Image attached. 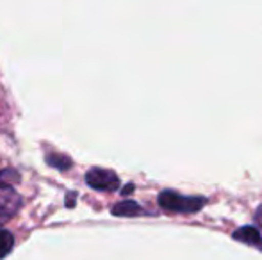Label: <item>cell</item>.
<instances>
[{"label": "cell", "mask_w": 262, "mask_h": 260, "mask_svg": "<svg viewBox=\"0 0 262 260\" xmlns=\"http://www.w3.org/2000/svg\"><path fill=\"white\" fill-rule=\"evenodd\" d=\"M157 200L164 210L180 212V214H193L207 203V200L202 196H182L175 191H162Z\"/></svg>", "instance_id": "cell-1"}, {"label": "cell", "mask_w": 262, "mask_h": 260, "mask_svg": "<svg viewBox=\"0 0 262 260\" xmlns=\"http://www.w3.org/2000/svg\"><path fill=\"white\" fill-rule=\"evenodd\" d=\"M86 184L91 189H97V191H116L120 187V178L114 171L105 170V168H93L86 173Z\"/></svg>", "instance_id": "cell-2"}, {"label": "cell", "mask_w": 262, "mask_h": 260, "mask_svg": "<svg viewBox=\"0 0 262 260\" xmlns=\"http://www.w3.org/2000/svg\"><path fill=\"white\" fill-rule=\"evenodd\" d=\"M21 198L13 189H0V218L9 219L20 210Z\"/></svg>", "instance_id": "cell-3"}, {"label": "cell", "mask_w": 262, "mask_h": 260, "mask_svg": "<svg viewBox=\"0 0 262 260\" xmlns=\"http://www.w3.org/2000/svg\"><path fill=\"white\" fill-rule=\"evenodd\" d=\"M234 239L241 241V243H245V244H250V246L259 248V250L262 251V235L255 226H243V228L235 230Z\"/></svg>", "instance_id": "cell-4"}, {"label": "cell", "mask_w": 262, "mask_h": 260, "mask_svg": "<svg viewBox=\"0 0 262 260\" xmlns=\"http://www.w3.org/2000/svg\"><path fill=\"white\" fill-rule=\"evenodd\" d=\"M111 212H113V216H118V218H134V216H141L145 210H143L141 205H138L136 201L125 200L114 205Z\"/></svg>", "instance_id": "cell-5"}, {"label": "cell", "mask_w": 262, "mask_h": 260, "mask_svg": "<svg viewBox=\"0 0 262 260\" xmlns=\"http://www.w3.org/2000/svg\"><path fill=\"white\" fill-rule=\"evenodd\" d=\"M20 173L13 168H6L0 171V189H13L16 184H20Z\"/></svg>", "instance_id": "cell-6"}, {"label": "cell", "mask_w": 262, "mask_h": 260, "mask_svg": "<svg viewBox=\"0 0 262 260\" xmlns=\"http://www.w3.org/2000/svg\"><path fill=\"white\" fill-rule=\"evenodd\" d=\"M14 246V237L9 230H0V260L6 258Z\"/></svg>", "instance_id": "cell-7"}, {"label": "cell", "mask_w": 262, "mask_h": 260, "mask_svg": "<svg viewBox=\"0 0 262 260\" xmlns=\"http://www.w3.org/2000/svg\"><path fill=\"white\" fill-rule=\"evenodd\" d=\"M47 164L49 166L55 168V170H61V171H66L72 168V159L66 155H57V153H52V155L47 157Z\"/></svg>", "instance_id": "cell-8"}, {"label": "cell", "mask_w": 262, "mask_h": 260, "mask_svg": "<svg viewBox=\"0 0 262 260\" xmlns=\"http://www.w3.org/2000/svg\"><path fill=\"white\" fill-rule=\"evenodd\" d=\"M75 193H68V196H66V198H68V200H66V207H68V208H72L73 207V205H75Z\"/></svg>", "instance_id": "cell-9"}, {"label": "cell", "mask_w": 262, "mask_h": 260, "mask_svg": "<svg viewBox=\"0 0 262 260\" xmlns=\"http://www.w3.org/2000/svg\"><path fill=\"white\" fill-rule=\"evenodd\" d=\"M255 219H257V223H259V225L262 226V207H259V210H257Z\"/></svg>", "instance_id": "cell-10"}, {"label": "cell", "mask_w": 262, "mask_h": 260, "mask_svg": "<svg viewBox=\"0 0 262 260\" xmlns=\"http://www.w3.org/2000/svg\"><path fill=\"white\" fill-rule=\"evenodd\" d=\"M132 189H134V185H127V187L123 189V195H128V193H132Z\"/></svg>", "instance_id": "cell-11"}]
</instances>
